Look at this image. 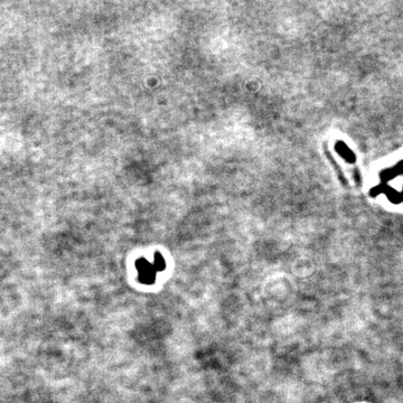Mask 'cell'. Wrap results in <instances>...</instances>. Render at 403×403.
Instances as JSON below:
<instances>
[{
  "label": "cell",
  "mask_w": 403,
  "mask_h": 403,
  "mask_svg": "<svg viewBox=\"0 0 403 403\" xmlns=\"http://www.w3.org/2000/svg\"><path fill=\"white\" fill-rule=\"evenodd\" d=\"M136 268L138 270V280L144 285H152L156 280V274L152 263L145 258L137 260Z\"/></svg>",
  "instance_id": "cell-1"
},
{
  "label": "cell",
  "mask_w": 403,
  "mask_h": 403,
  "mask_svg": "<svg viewBox=\"0 0 403 403\" xmlns=\"http://www.w3.org/2000/svg\"><path fill=\"white\" fill-rule=\"evenodd\" d=\"M401 174H403V161L395 166L391 167V168L383 170V173L381 174V179H382V183H386V181H388L393 177L401 175Z\"/></svg>",
  "instance_id": "cell-2"
},
{
  "label": "cell",
  "mask_w": 403,
  "mask_h": 403,
  "mask_svg": "<svg viewBox=\"0 0 403 403\" xmlns=\"http://www.w3.org/2000/svg\"><path fill=\"white\" fill-rule=\"evenodd\" d=\"M335 149L347 162H354L355 159H356L355 158V155L353 154V151H352L350 148H348L346 145L343 143V141H337L335 145Z\"/></svg>",
  "instance_id": "cell-3"
},
{
  "label": "cell",
  "mask_w": 403,
  "mask_h": 403,
  "mask_svg": "<svg viewBox=\"0 0 403 403\" xmlns=\"http://www.w3.org/2000/svg\"><path fill=\"white\" fill-rule=\"evenodd\" d=\"M152 267H154L156 272L164 271L165 270V268H166V261L164 259V257H162L161 253H158V252L155 253V258H154V262H152Z\"/></svg>",
  "instance_id": "cell-4"
}]
</instances>
